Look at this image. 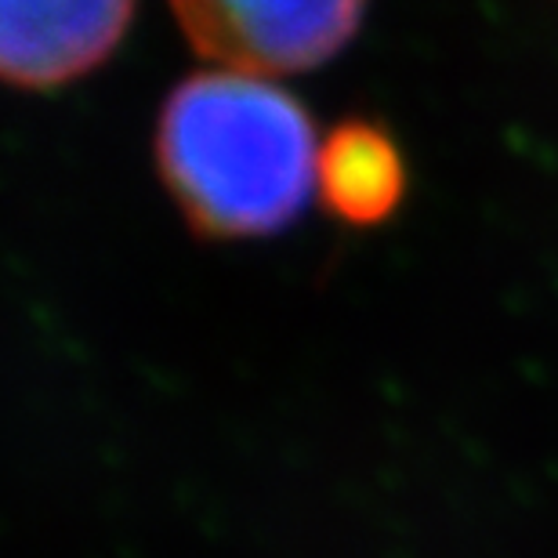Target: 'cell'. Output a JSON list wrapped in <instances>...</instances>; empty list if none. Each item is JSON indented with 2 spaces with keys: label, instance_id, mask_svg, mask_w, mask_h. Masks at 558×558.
I'll return each instance as SVG.
<instances>
[{
  "label": "cell",
  "instance_id": "cell-3",
  "mask_svg": "<svg viewBox=\"0 0 558 558\" xmlns=\"http://www.w3.org/2000/svg\"><path fill=\"white\" fill-rule=\"evenodd\" d=\"M135 4L48 0L0 4V81L22 92H54L98 70L128 37Z\"/></svg>",
  "mask_w": 558,
  "mask_h": 558
},
{
  "label": "cell",
  "instance_id": "cell-4",
  "mask_svg": "<svg viewBox=\"0 0 558 558\" xmlns=\"http://www.w3.org/2000/svg\"><path fill=\"white\" fill-rule=\"evenodd\" d=\"M316 193L349 226H381L407 196V163L385 128L344 120L319 145Z\"/></svg>",
  "mask_w": 558,
  "mask_h": 558
},
{
  "label": "cell",
  "instance_id": "cell-1",
  "mask_svg": "<svg viewBox=\"0 0 558 558\" xmlns=\"http://www.w3.org/2000/svg\"><path fill=\"white\" fill-rule=\"evenodd\" d=\"M316 163L308 109L258 76L193 73L156 120L160 182L204 240L283 232L316 193Z\"/></svg>",
  "mask_w": 558,
  "mask_h": 558
},
{
  "label": "cell",
  "instance_id": "cell-2",
  "mask_svg": "<svg viewBox=\"0 0 558 558\" xmlns=\"http://www.w3.org/2000/svg\"><path fill=\"white\" fill-rule=\"evenodd\" d=\"M189 48L243 76L305 73L330 62L363 22V4H251V0H189L174 4Z\"/></svg>",
  "mask_w": 558,
  "mask_h": 558
}]
</instances>
